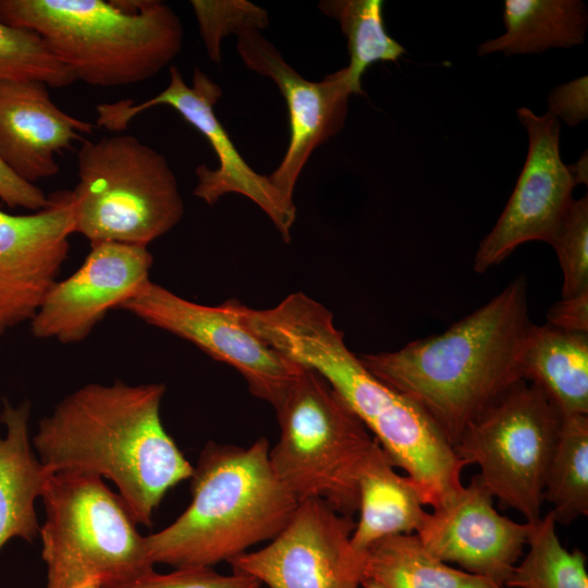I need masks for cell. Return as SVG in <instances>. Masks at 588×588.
I'll return each instance as SVG.
<instances>
[{"instance_id":"cell-17","label":"cell","mask_w":588,"mask_h":588,"mask_svg":"<svg viewBox=\"0 0 588 588\" xmlns=\"http://www.w3.org/2000/svg\"><path fill=\"white\" fill-rule=\"evenodd\" d=\"M492 500L476 475L454 499L428 513L416 535L440 561L505 587L527 544L529 523L499 514Z\"/></svg>"},{"instance_id":"cell-28","label":"cell","mask_w":588,"mask_h":588,"mask_svg":"<svg viewBox=\"0 0 588 588\" xmlns=\"http://www.w3.org/2000/svg\"><path fill=\"white\" fill-rule=\"evenodd\" d=\"M550 245L563 273L562 298L588 292V197L574 199Z\"/></svg>"},{"instance_id":"cell-27","label":"cell","mask_w":588,"mask_h":588,"mask_svg":"<svg viewBox=\"0 0 588 588\" xmlns=\"http://www.w3.org/2000/svg\"><path fill=\"white\" fill-rule=\"evenodd\" d=\"M0 79L39 81L48 87H65L77 81L39 35L1 22Z\"/></svg>"},{"instance_id":"cell-18","label":"cell","mask_w":588,"mask_h":588,"mask_svg":"<svg viewBox=\"0 0 588 588\" xmlns=\"http://www.w3.org/2000/svg\"><path fill=\"white\" fill-rule=\"evenodd\" d=\"M39 81L0 79V158L34 184L59 172L54 155L95 125L61 110Z\"/></svg>"},{"instance_id":"cell-20","label":"cell","mask_w":588,"mask_h":588,"mask_svg":"<svg viewBox=\"0 0 588 588\" xmlns=\"http://www.w3.org/2000/svg\"><path fill=\"white\" fill-rule=\"evenodd\" d=\"M358 491L359 518L351 546L360 555L384 537L418 532L428 514L417 485L396 473L377 440L360 468Z\"/></svg>"},{"instance_id":"cell-2","label":"cell","mask_w":588,"mask_h":588,"mask_svg":"<svg viewBox=\"0 0 588 588\" xmlns=\"http://www.w3.org/2000/svg\"><path fill=\"white\" fill-rule=\"evenodd\" d=\"M162 383H89L61 400L38 424L33 444L51 473L78 470L110 479L135 523L151 525L164 494L194 467L166 431Z\"/></svg>"},{"instance_id":"cell-31","label":"cell","mask_w":588,"mask_h":588,"mask_svg":"<svg viewBox=\"0 0 588 588\" xmlns=\"http://www.w3.org/2000/svg\"><path fill=\"white\" fill-rule=\"evenodd\" d=\"M548 113L576 126L588 117V77L580 76L553 88L548 95Z\"/></svg>"},{"instance_id":"cell-21","label":"cell","mask_w":588,"mask_h":588,"mask_svg":"<svg viewBox=\"0 0 588 588\" xmlns=\"http://www.w3.org/2000/svg\"><path fill=\"white\" fill-rule=\"evenodd\" d=\"M522 371L523 379L540 388L562 417L588 415V333L534 324Z\"/></svg>"},{"instance_id":"cell-8","label":"cell","mask_w":588,"mask_h":588,"mask_svg":"<svg viewBox=\"0 0 588 588\" xmlns=\"http://www.w3.org/2000/svg\"><path fill=\"white\" fill-rule=\"evenodd\" d=\"M71 193L74 233L89 242L147 246L184 215L166 157L133 135L83 140Z\"/></svg>"},{"instance_id":"cell-15","label":"cell","mask_w":588,"mask_h":588,"mask_svg":"<svg viewBox=\"0 0 588 588\" xmlns=\"http://www.w3.org/2000/svg\"><path fill=\"white\" fill-rule=\"evenodd\" d=\"M147 246L91 242L79 268L57 281L30 320L37 339L61 343L85 340L110 309L120 308L149 281Z\"/></svg>"},{"instance_id":"cell-7","label":"cell","mask_w":588,"mask_h":588,"mask_svg":"<svg viewBox=\"0 0 588 588\" xmlns=\"http://www.w3.org/2000/svg\"><path fill=\"white\" fill-rule=\"evenodd\" d=\"M280 426L269 456L298 502L317 499L340 514L358 511V476L376 442L341 395L316 370L301 371L273 407Z\"/></svg>"},{"instance_id":"cell-16","label":"cell","mask_w":588,"mask_h":588,"mask_svg":"<svg viewBox=\"0 0 588 588\" xmlns=\"http://www.w3.org/2000/svg\"><path fill=\"white\" fill-rule=\"evenodd\" d=\"M74 233L70 191L27 215L0 210V335L32 318L58 281Z\"/></svg>"},{"instance_id":"cell-10","label":"cell","mask_w":588,"mask_h":588,"mask_svg":"<svg viewBox=\"0 0 588 588\" xmlns=\"http://www.w3.org/2000/svg\"><path fill=\"white\" fill-rule=\"evenodd\" d=\"M169 73L168 86L147 100L135 102L122 99L98 105L97 125L111 132H121L139 113L156 106H170L203 134L219 162L216 169L204 163L195 169L197 184L194 195L212 206L226 194H241L260 207L283 241L289 242L296 218L294 200L287 199L268 175L253 170L236 149L215 112V106L222 96L220 86L198 68L194 69L191 86L185 83L177 66L171 65Z\"/></svg>"},{"instance_id":"cell-12","label":"cell","mask_w":588,"mask_h":588,"mask_svg":"<svg viewBox=\"0 0 588 588\" xmlns=\"http://www.w3.org/2000/svg\"><path fill=\"white\" fill-rule=\"evenodd\" d=\"M268 24V12L253 3L232 34L237 37V52L245 65L271 78L286 102L290 142L282 161L268 176L293 200L298 176L314 150L344 127L348 99L355 93L347 66L321 82L304 78L261 34Z\"/></svg>"},{"instance_id":"cell-5","label":"cell","mask_w":588,"mask_h":588,"mask_svg":"<svg viewBox=\"0 0 588 588\" xmlns=\"http://www.w3.org/2000/svg\"><path fill=\"white\" fill-rule=\"evenodd\" d=\"M0 22L39 35L91 86L144 82L183 46L179 16L158 0H0Z\"/></svg>"},{"instance_id":"cell-22","label":"cell","mask_w":588,"mask_h":588,"mask_svg":"<svg viewBox=\"0 0 588 588\" xmlns=\"http://www.w3.org/2000/svg\"><path fill=\"white\" fill-rule=\"evenodd\" d=\"M503 35L477 49L479 57L541 53L550 48H571L585 40L588 13L580 0H506Z\"/></svg>"},{"instance_id":"cell-35","label":"cell","mask_w":588,"mask_h":588,"mask_svg":"<svg viewBox=\"0 0 588 588\" xmlns=\"http://www.w3.org/2000/svg\"><path fill=\"white\" fill-rule=\"evenodd\" d=\"M362 588H384L380 584L370 580V579H364L362 581Z\"/></svg>"},{"instance_id":"cell-23","label":"cell","mask_w":588,"mask_h":588,"mask_svg":"<svg viewBox=\"0 0 588 588\" xmlns=\"http://www.w3.org/2000/svg\"><path fill=\"white\" fill-rule=\"evenodd\" d=\"M363 580L384 588H506L431 555L415 534L384 537L362 553Z\"/></svg>"},{"instance_id":"cell-11","label":"cell","mask_w":588,"mask_h":588,"mask_svg":"<svg viewBox=\"0 0 588 588\" xmlns=\"http://www.w3.org/2000/svg\"><path fill=\"white\" fill-rule=\"evenodd\" d=\"M236 299L208 306L185 299L150 280L120 309L180 336L245 379L249 392L275 407L298 376L290 360L242 321Z\"/></svg>"},{"instance_id":"cell-25","label":"cell","mask_w":588,"mask_h":588,"mask_svg":"<svg viewBox=\"0 0 588 588\" xmlns=\"http://www.w3.org/2000/svg\"><path fill=\"white\" fill-rule=\"evenodd\" d=\"M543 499L552 504L556 523L588 514V415L562 418Z\"/></svg>"},{"instance_id":"cell-36","label":"cell","mask_w":588,"mask_h":588,"mask_svg":"<svg viewBox=\"0 0 588 588\" xmlns=\"http://www.w3.org/2000/svg\"><path fill=\"white\" fill-rule=\"evenodd\" d=\"M75 588H101V587L98 586V585H95V584H84V585L77 586Z\"/></svg>"},{"instance_id":"cell-1","label":"cell","mask_w":588,"mask_h":588,"mask_svg":"<svg viewBox=\"0 0 588 588\" xmlns=\"http://www.w3.org/2000/svg\"><path fill=\"white\" fill-rule=\"evenodd\" d=\"M247 328L292 362L320 373L418 487L425 505L443 506L463 489L466 466L432 418L375 377L346 346L332 313L304 293L275 307L237 306Z\"/></svg>"},{"instance_id":"cell-3","label":"cell","mask_w":588,"mask_h":588,"mask_svg":"<svg viewBox=\"0 0 588 588\" xmlns=\"http://www.w3.org/2000/svg\"><path fill=\"white\" fill-rule=\"evenodd\" d=\"M532 326L526 279L519 275L444 332L358 358L417 403L454 446L474 419L524 380L522 359Z\"/></svg>"},{"instance_id":"cell-30","label":"cell","mask_w":588,"mask_h":588,"mask_svg":"<svg viewBox=\"0 0 588 588\" xmlns=\"http://www.w3.org/2000/svg\"><path fill=\"white\" fill-rule=\"evenodd\" d=\"M206 51L211 61L220 64L221 41L232 34L250 2L245 0H192Z\"/></svg>"},{"instance_id":"cell-33","label":"cell","mask_w":588,"mask_h":588,"mask_svg":"<svg viewBox=\"0 0 588 588\" xmlns=\"http://www.w3.org/2000/svg\"><path fill=\"white\" fill-rule=\"evenodd\" d=\"M547 323L568 332L588 333V292L555 302L548 310Z\"/></svg>"},{"instance_id":"cell-29","label":"cell","mask_w":588,"mask_h":588,"mask_svg":"<svg viewBox=\"0 0 588 588\" xmlns=\"http://www.w3.org/2000/svg\"><path fill=\"white\" fill-rule=\"evenodd\" d=\"M117 588H261L252 576L232 573L222 575L211 567L175 568L168 574L155 569L130 584Z\"/></svg>"},{"instance_id":"cell-32","label":"cell","mask_w":588,"mask_h":588,"mask_svg":"<svg viewBox=\"0 0 588 588\" xmlns=\"http://www.w3.org/2000/svg\"><path fill=\"white\" fill-rule=\"evenodd\" d=\"M0 200L10 208L38 211L48 206L49 196L16 175L0 158Z\"/></svg>"},{"instance_id":"cell-9","label":"cell","mask_w":588,"mask_h":588,"mask_svg":"<svg viewBox=\"0 0 588 588\" xmlns=\"http://www.w3.org/2000/svg\"><path fill=\"white\" fill-rule=\"evenodd\" d=\"M562 418L540 388L520 380L466 427L453 449L465 465L480 467L479 480L501 507L534 523L541 517Z\"/></svg>"},{"instance_id":"cell-19","label":"cell","mask_w":588,"mask_h":588,"mask_svg":"<svg viewBox=\"0 0 588 588\" xmlns=\"http://www.w3.org/2000/svg\"><path fill=\"white\" fill-rule=\"evenodd\" d=\"M30 404L0 405V550L13 538L33 541L38 525L35 502L52 474L34 453L28 421Z\"/></svg>"},{"instance_id":"cell-6","label":"cell","mask_w":588,"mask_h":588,"mask_svg":"<svg viewBox=\"0 0 588 588\" xmlns=\"http://www.w3.org/2000/svg\"><path fill=\"white\" fill-rule=\"evenodd\" d=\"M41 499L47 588H117L154 571L145 537L101 477L78 470L52 473Z\"/></svg>"},{"instance_id":"cell-24","label":"cell","mask_w":588,"mask_h":588,"mask_svg":"<svg viewBox=\"0 0 588 588\" xmlns=\"http://www.w3.org/2000/svg\"><path fill=\"white\" fill-rule=\"evenodd\" d=\"M381 0H322L319 10L338 21L346 37L350 78L355 95H363L362 76L376 62H396L405 48L384 26Z\"/></svg>"},{"instance_id":"cell-34","label":"cell","mask_w":588,"mask_h":588,"mask_svg":"<svg viewBox=\"0 0 588 588\" xmlns=\"http://www.w3.org/2000/svg\"><path fill=\"white\" fill-rule=\"evenodd\" d=\"M572 174L574 176V180L576 184H585L587 185V177H588V171H587V152L581 156V158L574 164L569 166Z\"/></svg>"},{"instance_id":"cell-26","label":"cell","mask_w":588,"mask_h":588,"mask_svg":"<svg viewBox=\"0 0 588 588\" xmlns=\"http://www.w3.org/2000/svg\"><path fill=\"white\" fill-rule=\"evenodd\" d=\"M555 525L551 511L529 523V550L519 565L514 566L506 588H588L585 554L578 549L567 551Z\"/></svg>"},{"instance_id":"cell-13","label":"cell","mask_w":588,"mask_h":588,"mask_svg":"<svg viewBox=\"0 0 588 588\" xmlns=\"http://www.w3.org/2000/svg\"><path fill=\"white\" fill-rule=\"evenodd\" d=\"M354 528L352 516L321 500H305L266 547L228 563L267 588H362V555L351 546Z\"/></svg>"},{"instance_id":"cell-4","label":"cell","mask_w":588,"mask_h":588,"mask_svg":"<svg viewBox=\"0 0 588 588\" xmlns=\"http://www.w3.org/2000/svg\"><path fill=\"white\" fill-rule=\"evenodd\" d=\"M269 443L209 442L191 477L192 501L168 527L145 537L154 564L211 567L273 539L298 501L274 473Z\"/></svg>"},{"instance_id":"cell-14","label":"cell","mask_w":588,"mask_h":588,"mask_svg":"<svg viewBox=\"0 0 588 588\" xmlns=\"http://www.w3.org/2000/svg\"><path fill=\"white\" fill-rule=\"evenodd\" d=\"M516 113L528 133L527 158L504 210L475 254L478 273L501 264L524 243L550 244L574 200L577 184L561 158L560 121L525 107Z\"/></svg>"}]
</instances>
